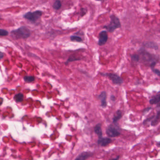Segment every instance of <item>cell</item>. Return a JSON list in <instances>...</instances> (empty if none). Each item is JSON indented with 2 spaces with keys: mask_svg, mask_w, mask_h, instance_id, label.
Masks as SVG:
<instances>
[{
  "mask_svg": "<svg viewBox=\"0 0 160 160\" xmlns=\"http://www.w3.org/2000/svg\"><path fill=\"white\" fill-rule=\"evenodd\" d=\"M11 35L13 37L17 39L26 38L30 36V31L26 27L22 26L16 30L12 31Z\"/></svg>",
  "mask_w": 160,
  "mask_h": 160,
  "instance_id": "1",
  "label": "cell"
},
{
  "mask_svg": "<svg viewBox=\"0 0 160 160\" xmlns=\"http://www.w3.org/2000/svg\"><path fill=\"white\" fill-rule=\"evenodd\" d=\"M121 27L120 20L117 16L115 15L110 16V22L108 25H105L104 28L110 32H113L115 30Z\"/></svg>",
  "mask_w": 160,
  "mask_h": 160,
  "instance_id": "2",
  "label": "cell"
},
{
  "mask_svg": "<svg viewBox=\"0 0 160 160\" xmlns=\"http://www.w3.org/2000/svg\"><path fill=\"white\" fill-rule=\"evenodd\" d=\"M42 12L41 11H37L34 12H29L25 14L24 17L32 23H35L42 16Z\"/></svg>",
  "mask_w": 160,
  "mask_h": 160,
  "instance_id": "3",
  "label": "cell"
},
{
  "mask_svg": "<svg viewBox=\"0 0 160 160\" xmlns=\"http://www.w3.org/2000/svg\"><path fill=\"white\" fill-rule=\"evenodd\" d=\"M101 76L108 77L112 81L114 84L117 85H121L123 84L124 81L122 78H121L118 74L113 73H100Z\"/></svg>",
  "mask_w": 160,
  "mask_h": 160,
  "instance_id": "4",
  "label": "cell"
},
{
  "mask_svg": "<svg viewBox=\"0 0 160 160\" xmlns=\"http://www.w3.org/2000/svg\"><path fill=\"white\" fill-rule=\"evenodd\" d=\"M106 132L108 136L111 138L117 137L120 134V132L116 127L112 124H110L107 127Z\"/></svg>",
  "mask_w": 160,
  "mask_h": 160,
  "instance_id": "5",
  "label": "cell"
},
{
  "mask_svg": "<svg viewBox=\"0 0 160 160\" xmlns=\"http://www.w3.org/2000/svg\"><path fill=\"white\" fill-rule=\"evenodd\" d=\"M140 52L141 55H142V59L144 61L151 62V63L155 61L157 62L155 60V55L149 53L148 52H146L145 50H142V49L141 50H140Z\"/></svg>",
  "mask_w": 160,
  "mask_h": 160,
  "instance_id": "6",
  "label": "cell"
},
{
  "mask_svg": "<svg viewBox=\"0 0 160 160\" xmlns=\"http://www.w3.org/2000/svg\"><path fill=\"white\" fill-rule=\"evenodd\" d=\"M108 39L107 32L106 31H101L99 34L98 45L102 46L107 43Z\"/></svg>",
  "mask_w": 160,
  "mask_h": 160,
  "instance_id": "7",
  "label": "cell"
},
{
  "mask_svg": "<svg viewBox=\"0 0 160 160\" xmlns=\"http://www.w3.org/2000/svg\"><path fill=\"white\" fill-rule=\"evenodd\" d=\"M98 98L100 101L101 103V106L103 108H105L107 105V93L105 92H102L98 95Z\"/></svg>",
  "mask_w": 160,
  "mask_h": 160,
  "instance_id": "8",
  "label": "cell"
},
{
  "mask_svg": "<svg viewBox=\"0 0 160 160\" xmlns=\"http://www.w3.org/2000/svg\"><path fill=\"white\" fill-rule=\"evenodd\" d=\"M112 140L108 138H100L98 140V144L102 147H105L110 144Z\"/></svg>",
  "mask_w": 160,
  "mask_h": 160,
  "instance_id": "9",
  "label": "cell"
},
{
  "mask_svg": "<svg viewBox=\"0 0 160 160\" xmlns=\"http://www.w3.org/2000/svg\"><path fill=\"white\" fill-rule=\"evenodd\" d=\"M92 155L93 153H92L84 152L80 153L74 160H86L88 159V158L92 156Z\"/></svg>",
  "mask_w": 160,
  "mask_h": 160,
  "instance_id": "10",
  "label": "cell"
},
{
  "mask_svg": "<svg viewBox=\"0 0 160 160\" xmlns=\"http://www.w3.org/2000/svg\"><path fill=\"white\" fill-rule=\"evenodd\" d=\"M94 130H95V134L98 136L99 138L102 137V130H101V124L99 123V124H96Z\"/></svg>",
  "mask_w": 160,
  "mask_h": 160,
  "instance_id": "11",
  "label": "cell"
},
{
  "mask_svg": "<svg viewBox=\"0 0 160 160\" xmlns=\"http://www.w3.org/2000/svg\"><path fill=\"white\" fill-rule=\"evenodd\" d=\"M122 117V113L121 111L120 110H118L114 116L113 118V122L114 123H116L119 120H120L121 119Z\"/></svg>",
  "mask_w": 160,
  "mask_h": 160,
  "instance_id": "12",
  "label": "cell"
},
{
  "mask_svg": "<svg viewBox=\"0 0 160 160\" xmlns=\"http://www.w3.org/2000/svg\"><path fill=\"white\" fill-rule=\"evenodd\" d=\"M160 101V95L158 94L157 95L152 97L151 99H150L149 103L151 105H156L157 103H159Z\"/></svg>",
  "mask_w": 160,
  "mask_h": 160,
  "instance_id": "13",
  "label": "cell"
},
{
  "mask_svg": "<svg viewBox=\"0 0 160 160\" xmlns=\"http://www.w3.org/2000/svg\"><path fill=\"white\" fill-rule=\"evenodd\" d=\"M160 119V111H158L156 117H155L151 122V126H155L158 124Z\"/></svg>",
  "mask_w": 160,
  "mask_h": 160,
  "instance_id": "14",
  "label": "cell"
},
{
  "mask_svg": "<svg viewBox=\"0 0 160 160\" xmlns=\"http://www.w3.org/2000/svg\"><path fill=\"white\" fill-rule=\"evenodd\" d=\"M145 45L147 47L150 48H151V49H154L156 50V49H158V48L157 44H155V43H145Z\"/></svg>",
  "mask_w": 160,
  "mask_h": 160,
  "instance_id": "15",
  "label": "cell"
},
{
  "mask_svg": "<svg viewBox=\"0 0 160 160\" xmlns=\"http://www.w3.org/2000/svg\"><path fill=\"white\" fill-rule=\"evenodd\" d=\"M61 6V3L60 0H56V1L54 3L53 6L54 9L56 10H58V9H60Z\"/></svg>",
  "mask_w": 160,
  "mask_h": 160,
  "instance_id": "16",
  "label": "cell"
},
{
  "mask_svg": "<svg viewBox=\"0 0 160 160\" xmlns=\"http://www.w3.org/2000/svg\"><path fill=\"white\" fill-rule=\"evenodd\" d=\"M14 99H15V100L17 102H22L24 99V95L21 93L17 94L14 97Z\"/></svg>",
  "mask_w": 160,
  "mask_h": 160,
  "instance_id": "17",
  "label": "cell"
},
{
  "mask_svg": "<svg viewBox=\"0 0 160 160\" xmlns=\"http://www.w3.org/2000/svg\"><path fill=\"white\" fill-rule=\"evenodd\" d=\"M71 40L72 41H76L77 42H82V39L81 38L77 36H75V35H72L71 36Z\"/></svg>",
  "mask_w": 160,
  "mask_h": 160,
  "instance_id": "18",
  "label": "cell"
},
{
  "mask_svg": "<svg viewBox=\"0 0 160 160\" xmlns=\"http://www.w3.org/2000/svg\"><path fill=\"white\" fill-rule=\"evenodd\" d=\"M132 59L134 61L138 62L140 60V57L138 54H134L132 56Z\"/></svg>",
  "mask_w": 160,
  "mask_h": 160,
  "instance_id": "19",
  "label": "cell"
},
{
  "mask_svg": "<svg viewBox=\"0 0 160 160\" xmlns=\"http://www.w3.org/2000/svg\"><path fill=\"white\" fill-rule=\"evenodd\" d=\"M24 81L27 82H32L34 80V78L33 76H26L24 77Z\"/></svg>",
  "mask_w": 160,
  "mask_h": 160,
  "instance_id": "20",
  "label": "cell"
},
{
  "mask_svg": "<svg viewBox=\"0 0 160 160\" xmlns=\"http://www.w3.org/2000/svg\"><path fill=\"white\" fill-rule=\"evenodd\" d=\"M79 59H78L76 58H75V57H74V56H71V57H69V59L67 60V62L66 63V64H67L68 63H69L70 62H72V61H79Z\"/></svg>",
  "mask_w": 160,
  "mask_h": 160,
  "instance_id": "21",
  "label": "cell"
},
{
  "mask_svg": "<svg viewBox=\"0 0 160 160\" xmlns=\"http://www.w3.org/2000/svg\"><path fill=\"white\" fill-rule=\"evenodd\" d=\"M8 34V32L6 30L0 29V36H7Z\"/></svg>",
  "mask_w": 160,
  "mask_h": 160,
  "instance_id": "22",
  "label": "cell"
},
{
  "mask_svg": "<svg viewBox=\"0 0 160 160\" xmlns=\"http://www.w3.org/2000/svg\"><path fill=\"white\" fill-rule=\"evenodd\" d=\"M153 72V73L155 74H157L158 76H160V70H158L157 69H153L152 70Z\"/></svg>",
  "mask_w": 160,
  "mask_h": 160,
  "instance_id": "23",
  "label": "cell"
},
{
  "mask_svg": "<svg viewBox=\"0 0 160 160\" xmlns=\"http://www.w3.org/2000/svg\"><path fill=\"white\" fill-rule=\"evenodd\" d=\"M151 107H149V108H147L145 109V110H144V113H146L147 112H148V111H149L150 110H151Z\"/></svg>",
  "mask_w": 160,
  "mask_h": 160,
  "instance_id": "24",
  "label": "cell"
},
{
  "mask_svg": "<svg viewBox=\"0 0 160 160\" xmlns=\"http://www.w3.org/2000/svg\"><path fill=\"white\" fill-rule=\"evenodd\" d=\"M110 99L112 101H115L116 100V97L114 95H111L110 97Z\"/></svg>",
  "mask_w": 160,
  "mask_h": 160,
  "instance_id": "25",
  "label": "cell"
},
{
  "mask_svg": "<svg viewBox=\"0 0 160 160\" xmlns=\"http://www.w3.org/2000/svg\"><path fill=\"white\" fill-rule=\"evenodd\" d=\"M119 159V156H118L116 158H114V159H113L111 160H118Z\"/></svg>",
  "mask_w": 160,
  "mask_h": 160,
  "instance_id": "26",
  "label": "cell"
},
{
  "mask_svg": "<svg viewBox=\"0 0 160 160\" xmlns=\"http://www.w3.org/2000/svg\"><path fill=\"white\" fill-rule=\"evenodd\" d=\"M159 144H160V142H159V143H158V147H159Z\"/></svg>",
  "mask_w": 160,
  "mask_h": 160,
  "instance_id": "27",
  "label": "cell"
},
{
  "mask_svg": "<svg viewBox=\"0 0 160 160\" xmlns=\"http://www.w3.org/2000/svg\"><path fill=\"white\" fill-rule=\"evenodd\" d=\"M1 105V102L0 101V105Z\"/></svg>",
  "mask_w": 160,
  "mask_h": 160,
  "instance_id": "28",
  "label": "cell"
},
{
  "mask_svg": "<svg viewBox=\"0 0 160 160\" xmlns=\"http://www.w3.org/2000/svg\"><path fill=\"white\" fill-rule=\"evenodd\" d=\"M96 1H101V0H96Z\"/></svg>",
  "mask_w": 160,
  "mask_h": 160,
  "instance_id": "29",
  "label": "cell"
}]
</instances>
